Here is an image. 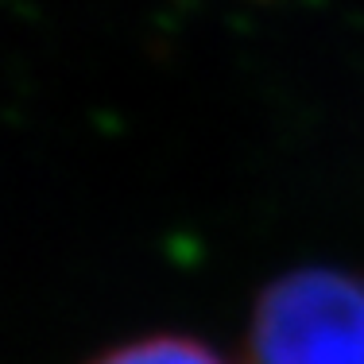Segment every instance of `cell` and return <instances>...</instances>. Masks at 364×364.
Masks as SVG:
<instances>
[{"instance_id": "1", "label": "cell", "mask_w": 364, "mask_h": 364, "mask_svg": "<svg viewBox=\"0 0 364 364\" xmlns=\"http://www.w3.org/2000/svg\"><path fill=\"white\" fill-rule=\"evenodd\" d=\"M256 364H364V279L306 267L256 306Z\"/></svg>"}, {"instance_id": "2", "label": "cell", "mask_w": 364, "mask_h": 364, "mask_svg": "<svg viewBox=\"0 0 364 364\" xmlns=\"http://www.w3.org/2000/svg\"><path fill=\"white\" fill-rule=\"evenodd\" d=\"M93 364H229V360L218 357L210 345L194 341V337L159 333V337H140V341L117 345Z\"/></svg>"}]
</instances>
